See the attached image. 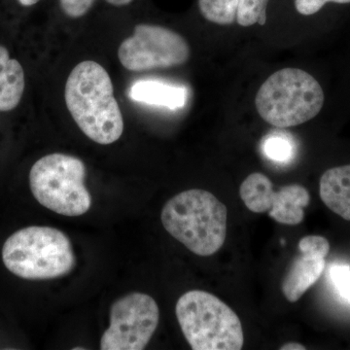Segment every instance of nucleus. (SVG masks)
Wrapping results in <instances>:
<instances>
[{"instance_id": "f257e3e1", "label": "nucleus", "mask_w": 350, "mask_h": 350, "mask_svg": "<svg viewBox=\"0 0 350 350\" xmlns=\"http://www.w3.org/2000/svg\"><path fill=\"white\" fill-rule=\"evenodd\" d=\"M64 98L69 113L86 137L101 145L114 144L123 135L124 119L107 69L93 61L71 71Z\"/></svg>"}, {"instance_id": "f03ea898", "label": "nucleus", "mask_w": 350, "mask_h": 350, "mask_svg": "<svg viewBox=\"0 0 350 350\" xmlns=\"http://www.w3.org/2000/svg\"><path fill=\"white\" fill-rule=\"evenodd\" d=\"M227 207L206 190L192 189L174 196L163 207L165 229L191 252L206 257L224 245Z\"/></svg>"}, {"instance_id": "7ed1b4c3", "label": "nucleus", "mask_w": 350, "mask_h": 350, "mask_svg": "<svg viewBox=\"0 0 350 350\" xmlns=\"http://www.w3.org/2000/svg\"><path fill=\"white\" fill-rule=\"evenodd\" d=\"M2 261L13 275L29 280L68 275L76 258L68 236L55 228L31 226L14 232L2 247Z\"/></svg>"}, {"instance_id": "20e7f679", "label": "nucleus", "mask_w": 350, "mask_h": 350, "mask_svg": "<svg viewBox=\"0 0 350 350\" xmlns=\"http://www.w3.org/2000/svg\"><path fill=\"white\" fill-rule=\"evenodd\" d=\"M184 337L194 350H239L244 336L237 313L214 295L186 292L175 308Z\"/></svg>"}, {"instance_id": "39448f33", "label": "nucleus", "mask_w": 350, "mask_h": 350, "mask_svg": "<svg viewBox=\"0 0 350 350\" xmlns=\"http://www.w3.org/2000/svg\"><path fill=\"white\" fill-rule=\"evenodd\" d=\"M255 105L260 116L269 125L290 128L319 115L324 105V92L306 71L284 68L262 83Z\"/></svg>"}, {"instance_id": "423d86ee", "label": "nucleus", "mask_w": 350, "mask_h": 350, "mask_svg": "<svg viewBox=\"0 0 350 350\" xmlns=\"http://www.w3.org/2000/svg\"><path fill=\"white\" fill-rule=\"evenodd\" d=\"M86 165L66 154L44 156L32 165L29 187L36 200L61 215L75 217L90 211L92 197L85 185Z\"/></svg>"}, {"instance_id": "0eeeda50", "label": "nucleus", "mask_w": 350, "mask_h": 350, "mask_svg": "<svg viewBox=\"0 0 350 350\" xmlns=\"http://www.w3.org/2000/svg\"><path fill=\"white\" fill-rule=\"evenodd\" d=\"M189 57L190 47L180 34L153 25H137L118 49L120 63L133 72L182 66Z\"/></svg>"}, {"instance_id": "6e6552de", "label": "nucleus", "mask_w": 350, "mask_h": 350, "mask_svg": "<svg viewBox=\"0 0 350 350\" xmlns=\"http://www.w3.org/2000/svg\"><path fill=\"white\" fill-rule=\"evenodd\" d=\"M159 320L160 310L151 296L138 292L126 295L111 306L110 325L100 338V349H144Z\"/></svg>"}, {"instance_id": "1a4fd4ad", "label": "nucleus", "mask_w": 350, "mask_h": 350, "mask_svg": "<svg viewBox=\"0 0 350 350\" xmlns=\"http://www.w3.org/2000/svg\"><path fill=\"white\" fill-rule=\"evenodd\" d=\"M239 195L252 213H268L276 222L291 226L303 222L304 209L310 202V193L303 186L292 184L275 192L271 181L260 172L251 174L244 179Z\"/></svg>"}, {"instance_id": "9d476101", "label": "nucleus", "mask_w": 350, "mask_h": 350, "mask_svg": "<svg viewBox=\"0 0 350 350\" xmlns=\"http://www.w3.org/2000/svg\"><path fill=\"white\" fill-rule=\"evenodd\" d=\"M296 257L283 280L282 289L290 303H296L308 288L315 284L325 269L330 243L324 237L306 236L299 243Z\"/></svg>"}, {"instance_id": "9b49d317", "label": "nucleus", "mask_w": 350, "mask_h": 350, "mask_svg": "<svg viewBox=\"0 0 350 350\" xmlns=\"http://www.w3.org/2000/svg\"><path fill=\"white\" fill-rule=\"evenodd\" d=\"M129 96L135 103L176 110L183 108L188 100L184 86L159 80H139L131 85Z\"/></svg>"}, {"instance_id": "f8f14e48", "label": "nucleus", "mask_w": 350, "mask_h": 350, "mask_svg": "<svg viewBox=\"0 0 350 350\" xmlns=\"http://www.w3.org/2000/svg\"><path fill=\"white\" fill-rule=\"evenodd\" d=\"M319 195L330 211L350 221V165L324 172L320 179Z\"/></svg>"}, {"instance_id": "ddd939ff", "label": "nucleus", "mask_w": 350, "mask_h": 350, "mask_svg": "<svg viewBox=\"0 0 350 350\" xmlns=\"http://www.w3.org/2000/svg\"><path fill=\"white\" fill-rule=\"evenodd\" d=\"M25 72L22 64L12 59L0 45V112H8L19 105L24 94Z\"/></svg>"}, {"instance_id": "4468645a", "label": "nucleus", "mask_w": 350, "mask_h": 350, "mask_svg": "<svg viewBox=\"0 0 350 350\" xmlns=\"http://www.w3.org/2000/svg\"><path fill=\"white\" fill-rule=\"evenodd\" d=\"M239 0H199L200 14L214 24L232 25L237 20Z\"/></svg>"}, {"instance_id": "2eb2a0df", "label": "nucleus", "mask_w": 350, "mask_h": 350, "mask_svg": "<svg viewBox=\"0 0 350 350\" xmlns=\"http://www.w3.org/2000/svg\"><path fill=\"white\" fill-rule=\"evenodd\" d=\"M264 155L276 163H288L296 153V146L292 138L285 133H269L262 140Z\"/></svg>"}, {"instance_id": "dca6fc26", "label": "nucleus", "mask_w": 350, "mask_h": 350, "mask_svg": "<svg viewBox=\"0 0 350 350\" xmlns=\"http://www.w3.org/2000/svg\"><path fill=\"white\" fill-rule=\"evenodd\" d=\"M269 0H239L237 21L239 25L251 27L266 24V9Z\"/></svg>"}, {"instance_id": "f3484780", "label": "nucleus", "mask_w": 350, "mask_h": 350, "mask_svg": "<svg viewBox=\"0 0 350 350\" xmlns=\"http://www.w3.org/2000/svg\"><path fill=\"white\" fill-rule=\"evenodd\" d=\"M330 278L338 293L350 304V267L345 265L332 266Z\"/></svg>"}, {"instance_id": "a211bd4d", "label": "nucleus", "mask_w": 350, "mask_h": 350, "mask_svg": "<svg viewBox=\"0 0 350 350\" xmlns=\"http://www.w3.org/2000/svg\"><path fill=\"white\" fill-rule=\"evenodd\" d=\"M96 0H59L62 10L69 18L77 19L86 15Z\"/></svg>"}, {"instance_id": "6ab92c4d", "label": "nucleus", "mask_w": 350, "mask_h": 350, "mask_svg": "<svg viewBox=\"0 0 350 350\" xmlns=\"http://www.w3.org/2000/svg\"><path fill=\"white\" fill-rule=\"evenodd\" d=\"M329 2L350 3V0H295V7L301 15L310 16L319 12Z\"/></svg>"}, {"instance_id": "aec40b11", "label": "nucleus", "mask_w": 350, "mask_h": 350, "mask_svg": "<svg viewBox=\"0 0 350 350\" xmlns=\"http://www.w3.org/2000/svg\"><path fill=\"white\" fill-rule=\"evenodd\" d=\"M282 350H305L306 347L303 345L297 344V342H288L286 345H283L280 347Z\"/></svg>"}, {"instance_id": "412c9836", "label": "nucleus", "mask_w": 350, "mask_h": 350, "mask_svg": "<svg viewBox=\"0 0 350 350\" xmlns=\"http://www.w3.org/2000/svg\"><path fill=\"white\" fill-rule=\"evenodd\" d=\"M105 1L113 6L122 7L129 5L133 0H105Z\"/></svg>"}, {"instance_id": "4be33fe9", "label": "nucleus", "mask_w": 350, "mask_h": 350, "mask_svg": "<svg viewBox=\"0 0 350 350\" xmlns=\"http://www.w3.org/2000/svg\"><path fill=\"white\" fill-rule=\"evenodd\" d=\"M18 1H19L21 5L29 7L38 3V2L40 1V0H18Z\"/></svg>"}]
</instances>
